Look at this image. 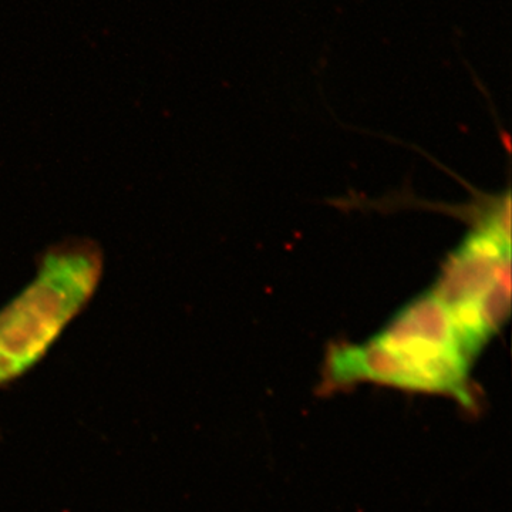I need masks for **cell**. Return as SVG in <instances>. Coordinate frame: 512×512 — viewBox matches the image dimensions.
I'll list each match as a JSON object with an SVG mask.
<instances>
[{"label":"cell","mask_w":512,"mask_h":512,"mask_svg":"<svg viewBox=\"0 0 512 512\" xmlns=\"http://www.w3.org/2000/svg\"><path fill=\"white\" fill-rule=\"evenodd\" d=\"M477 353L446 302L431 289L404 306L375 338L333 352L330 365L339 380L458 393Z\"/></svg>","instance_id":"1"},{"label":"cell","mask_w":512,"mask_h":512,"mask_svg":"<svg viewBox=\"0 0 512 512\" xmlns=\"http://www.w3.org/2000/svg\"><path fill=\"white\" fill-rule=\"evenodd\" d=\"M100 276L97 252L46 256L35 281L0 311V384L22 376L46 355L92 298Z\"/></svg>","instance_id":"2"},{"label":"cell","mask_w":512,"mask_h":512,"mask_svg":"<svg viewBox=\"0 0 512 512\" xmlns=\"http://www.w3.org/2000/svg\"><path fill=\"white\" fill-rule=\"evenodd\" d=\"M510 214L508 197L451 255L433 289L478 350L510 315Z\"/></svg>","instance_id":"3"}]
</instances>
